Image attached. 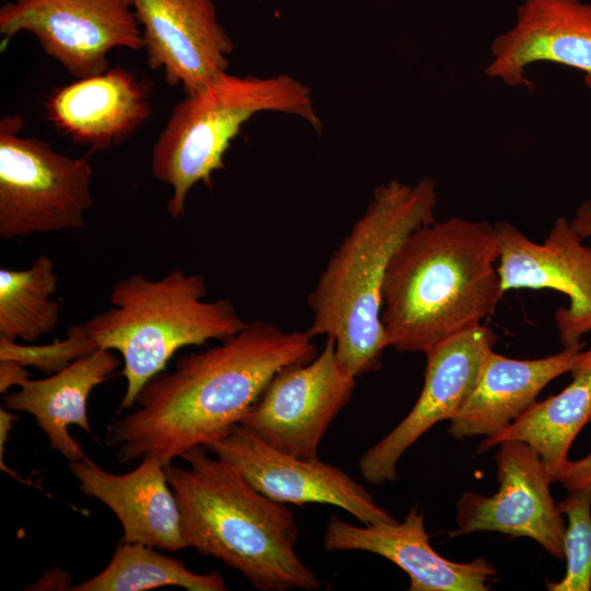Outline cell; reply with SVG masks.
<instances>
[{
  "mask_svg": "<svg viewBox=\"0 0 591 591\" xmlns=\"http://www.w3.org/2000/svg\"><path fill=\"white\" fill-rule=\"evenodd\" d=\"M306 331H283L266 321L247 322L206 350L181 357L153 376L134 408L114 420L106 443L121 463L158 456L164 466L205 447L242 421L281 369L317 355Z\"/></svg>",
  "mask_w": 591,
  "mask_h": 591,
  "instance_id": "cell-1",
  "label": "cell"
},
{
  "mask_svg": "<svg viewBox=\"0 0 591 591\" xmlns=\"http://www.w3.org/2000/svg\"><path fill=\"white\" fill-rule=\"evenodd\" d=\"M495 223L452 217L408 234L386 268L381 322L399 352H427L482 325L503 290Z\"/></svg>",
  "mask_w": 591,
  "mask_h": 591,
  "instance_id": "cell-2",
  "label": "cell"
},
{
  "mask_svg": "<svg viewBox=\"0 0 591 591\" xmlns=\"http://www.w3.org/2000/svg\"><path fill=\"white\" fill-rule=\"evenodd\" d=\"M437 184L391 179L373 192L308 296L309 332L335 343L336 357L354 378L378 370L389 339L381 322L382 287L404 239L434 221Z\"/></svg>",
  "mask_w": 591,
  "mask_h": 591,
  "instance_id": "cell-3",
  "label": "cell"
},
{
  "mask_svg": "<svg viewBox=\"0 0 591 591\" xmlns=\"http://www.w3.org/2000/svg\"><path fill=\"white\" fill-rule=\"evenodd\" d=\"M199 445L165 466L187 547L221 560L260 591L317 590L297 553L293 513L257 490L233 465Z\"/></svg>",
  "mask_w": 591,
  "mask_h": 591,
  "instance_id": "cell-4",
  "label": "cell"
},
{
  "mask_svg": "<svg viewBox=\"0 0 591 591\" xmlns=\"http://www.w3.org/2000/svg\"><path fill=\"white\" fill-rule=\"evenodd\" d=\"M207 292L198 274L174 269L158 279L134 274L114 283L112 306L84 323L97 348L123 358L126 391L118 412L134 408L142 387L177 350L222 340L246 325L232 302L206 301Z\"/></svg>",
  "mask_w": 591,
  "mask_h": 591,
  "instance_id": "cell-5",
  "label": "cell"
},
{
  "mask_svg": "<svg viewBox=\"0 0 591 591\" xmlns=\"http://www.w3.org/2000/svg\"><path fill=\"white\" fill-rule=\"evenodd\" d=\"M262 112L298 116L320 130L312 92L290 74L235 76L227 71L185 93L172 108L151 150V172L172 194L166 210L172 219L185 213L193 187H211L215 172L242 126Z\"/></svg>",
  "mask_w": 591,
  "mask_h": 591,
  "instance_id": "cell-6",
  "label": "cell"
},
{
  "mask_svg": "<svg viewBox=\"0 0 591 591\" xmlns=\"http://www.w3.org/2000/svg\"><path fill=\"white\" fill-rule=\"evenodd\" d=\"M23 118L0 119V237L78 230L93 206V170L86 158L55 151L23 137Z\"/></svg>",
  "mask_w": 591,
  "mask_h": 591,
  "instance_id": "cell-7",
  "label": "cell"
},
{
  "mask_svg": "<svg viewBox=\"0 0 591 591\" xmlns=\"http://www.w3.org/2000/svg\"><path fill=\"white\" fill-rule=\"evenodd\" d=\"M20 32L78 79L105 72L114 48L143 49L131 0L8 1L0 8L1 49Z\"/></svg>",
  "mask_w": 591,
  "mask_h": 591,
  "instance_id": "cell-8",
  "label": "cell"
},
{
  "mask_svg": "<svg viewBox=\"0 0 591 591\" xmlns=\"http://www.w3.org/2000/svg\"><path fill=\"white\" fill-rule=\"evenodd\" d=\"M355 387L356 378L341 367L334 340L326 338L312 360L277 372L240 424L282 453L314 460Z\"/></svg>",
  "mask_w": 591,
  "mask_h": 591,
  "instance_id": "cell-9",
  "label": "cell"
},
{
  "mask_svg": "<svg viewBox=\"0 0 591 591\" xmlns=\"http://www.w3.org/2000/svg\"><path fill=\"white\" fill-rule=\"evenodd\" d=\"M495 456L498 490L493 496L465 491L456 502L452 535L496 532L530 537L559 560L565 559L566 524L549 486L548 470L526 442L498 443Z\"/></svg>",
  "mask_w": 591,
  "mask_h": 591,
  "instance_id": "cell-10",
  "label": "cell"
},
{
  "mask_svg": "<svg viewBox=\"0 0 591 591\" xmlns=\"http://www.w3.org/2000/svg\"><path fill=\"white\" fill-rule=\"evenodd\" d=\"M497 336L485 325L451 336L427 352L424 386L406 417L360 459L362 477L380 485L397 479L401 456L432 426L454 418L472 394Z\"/></svg>",
  "mask_w": 591,
  "mask_h": 591,
  "instance_id": "cell-11",
  "label": "cell"
},
{
  "mask_svg": "<svg viewBox=\"0 0 591 591\" xmlns=\"http://www.w3.org/2000/svg\"><path fill=\"white\" fill-rule=\"evenodd\" d=\"M499 242L497 269L503 292L552 289L568 298L555 312L563 347L591 333V246L582 243L566 217H557L542 243L530 240L508 221L495 222Z\"/></svg>",
  "mask_w": 591,
  "mask_h": 591,
  "instance_id": "cell-12",
  "label": "cell"
},
{
  "mask_svg": "<svg viewBox=\"0 0 591 591\" xmlns=\"http://www.w3.org/2000/svg\"><path fill=\"white\" fill-rule=\"evenodd\" d=\"M204 448L233 465L257 490L277 502L336 506L363 524L396 520L339 467L318 457L304 460L282 453L241 424Z\"/></svg>",
  "mask_w": 591,
  "mask_h": 591,
  "instance_id": "cell-13",
  "label": "cell"
},
{
  "mask_svg": "<svg viewBox=\"0 0 591 591\" xmlns=\"http://www.w3.org/2000/svg\"><path fill=\"white\" fill-rule=\"evenodd\" d=\"M152 70L195 91L227 71L234 45L212 0H131Z\"/></svg>",
  "mask_w": 591,
  "mask_h": 591,
  "instance_id": "cell-14",
  "label": "cell"
},
{
  "mask_svg": "<svg viewBox=\"0 0 591 591\" xmlns=\"http://www.w3.org/2000/svg\"><path fill=\"white\" fill-rule=\"evenodd\" d=\"M485 74L508 86L533 88L526 68L547 61L579 70L591 91V4L580 0H524L511 28L490 46Z\"/></svg>",
  "mask_w": 591,
  "mask_h": 591,
  "instance_id": "cell-15",
  "label": "cell"
},
{
  "mask_svg": "<svg viewBox=\"0 0 591 591\" xmlns=\"http://www.w3.org/2000/svg\"><path fill=\"white\" fill-rule=\"evenodd\" d=\"M323 547L327 552L362 551L376 554L404 570L410 591H486L497 570L485 558L451 561L430 545L424 514L412 507L403 521L357 526L332 514Z\"/></svg>",
  "mask_w": 591,
  "mask_h": 591,
  "instance_id": "cell-16",
  "label": "cell"
},
{
  "mask_svg": "<svg viewBox=\"0 0 591 591\" xmlns=\"http://www.w3.org/2000/svg\"><path fill=\"white\" fill-rule=\"evenodd\" d=\"M149 85L115 67L55 89L45 101L57 130L90 151L118 146L151 116Z\"/></svg>",
  "mask_w": 591,
  "mask_h": 591,
  "instance_id": "cell-17",
  "label": "cell"
},
{
  "mask_svg": "<svg viewBox=\"0 0 591 591\" xmlns=\"http://www.w3.org/2000/svg\"><path fill=\"white\" fill-rule=\"evenodd\" d=\"M79 490L107 506L124 530L123 541L167 552L186 548L179 507L169 484L165 466L147 455L132 471L113 474L88 456L70 462Z\"/></svg>",
  "mask_w": 591,
  "mask_h": 591,
  "instance_id": "cell-18",
  "label": "cell"
},
{
  "mask_svg": "<svg viewBox=\"0 0 591 591\" xmlns=\"http://www.w3.org/2000/svg\"><path fill=\"white\" fill-rule=\"evenodd\" d=\"M583 347L581 341L547 357L523 360L491 350L472 394L450 420L449 433L456 440L496 437L536 403L551 381L572 369Z\"/></svg>",
  "mask_w": 591,
  "mask_h": 591,
  "instance_id": "cell-19",
  "label": "cell"
},
{
  "mask_svg": "<svg viewBox=\"0 0 591 591\" xmlns=\"http://www.w3.org/2000/svg\"><path fill=\"white\" fill-rule=\"evenodd\" d=\"M119 364L112 350L99 348L48 378L28 379L18 391L5 393L3 402L9 409L33 415L50 447L74 462L86 455L68 427L77 425L92 432L86 415L88 397Z\"/></svg>",
  "mask_w": 591,
  "mask_h": 591,
  "instance_id": "cell-20",
  "label": "cell"
},
{
  "mask_svg": "<svg viewBox=\"0 0 591 591\" xmlns=\"http://www.w3.org/2000/svg\"><path fill=\"white\" fill-rule=\"evenodd\" d=\"M569 373L571 382L564 390L536 402L496 437L484 438L477 453L506 440L524 441L538 453L556 483L570 460L573 440L591 422V347L581 351Z\"/></svg>",
  "mask_w": 591,
  "mask_h": 591,
  "instance_id": "cell-21",
  "label": "cell"
},
{
  "mask_svg": "<svg viewBox=\"0 0 591 591\" xmlns=\"http://www.w3.org/2000/svg\"><path fill=\"white\" fill-rule=\"evenodd\" d=\"M188 591H224L223 577L211 571L196 573L178 559L154 547L120 540L108 565L96 576L71 587L73 591H142L160 587Z\"/></svg>",
  "mask_w": 591,
  "mask_h": 591,
  "instance_id": "cell-22",
  "label": "cell"
},
{
  "mask_svg": "<svg viewBox=\"0 0 591 591\" xmlns=\"http://www.w3.org/2000/svg\"><path fill=\"white\" fill-rule=\"evenodd\" d=\"M58 277L45 255L25 269H0V337L35 341L59 323V303L51 300Z\"/></svg>",
  "mask_w": 591,
  "mask_h": 591,
  "instance_id": "cell-23",
  "label": "cell"
},
{
  "mask_svg": "<svg viewBox=\"0 0 591 591\" xmlns=\"http://www.w3.org/2000/svg\"><path fill=\"white\" fill-rule=\"evenodd\" d=\"M567 517L564 537L566 572L558 582H547L549 591L591 590V490L572 489L557 502Z\"/></svg>",
  "mask_w": 591,
  "mask_h": 591,
  "instance_id": "cell-24",
  "label": "cell"
},
{
  "mask_svg": "<svg viewBox=\"0 0 591 591\" xmlns=\"http://www.w3.org/2000/svg\"><path fill=\"white\" fill-rule=\"evenodd\" d=\"M96 349L84 323L69 327L62 340L48 345L24 346L0 337V360H15L46 373L57 372Z\"/></svg>",
  "mask_w": 591,
  "mask_h": 591,
  "instance_id": "cell-25",
  "label": "cell"
},
{
  "mask_svg": "<svg viewBox=\"0 0 591 591\" xmlns=\"http://www.w3.org/2000/svg\"><path fill=\"white\" fill-rule=\"evenodd\" d=\"M556 483H560L567 490H591V451L579 460H569Z\"/></svg>",
  "mask_w": 591,
  "mask_h": 591,
  "instance_id": "cell-26",
  "label": "cell"
},
{
  "mask_svg": "<svg viewBox=\"0 0 591 591\" xmlns=\"http://www.w3.org/2000/svg\"><path fill=\"white\" fill-rule=\"evenodd\" d=\"M25 366L19 361L7 359L0 360V392L8 393L13 385H22L30 378Z\"/></svg>",
  "mask_w": 591,
  "mask_h": 591,
  "instance_id": "cell-27",
  "label": "cell"
},
{
  "mask_svg": "<svg viewBox=\"0 0 591 591\" xmlns=\"http://www.w3.org/2000/svg\"><path fill=\"white\" fill-rule=\"evenodd\" d=\"M570 224L580 237L591 239V200H584L576 208Z\"/></svg>",
  "mask_w": 591,
  "mask_h": 591,
  "instance_id": "cell-28",
  "label": "cell"
},
{
  "mask_svg": "<svg viewBox=\"0 0 591 591\" xmlns=\"http://www.w3.org/2000/svg\"><path fill=\"white\" fill-rule=\"evenodd\" d=\"M70 578L69 576L57 569L53 571H47L45 576L38 579V581L32 586V590H46L51 589V582L55 583L56 589L58 590H70L69 587Z\"/></svg>",
  "mask_w": 591,
  "mask_h": 591,
  "instance_id": "cell-29",
  "label": "cell"
}]
</instances>
